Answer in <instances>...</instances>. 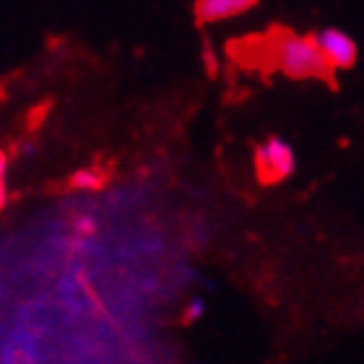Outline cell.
<instances>
[{
	"instance_id": "obj_2",
	"label": "cell",
	"mask_w": 364,
	"mask_h": 364,
	"mask_svg": "<svg viewBox=\"0 0 364 364\" xmlns=\"http://www.w3.org/2000/svg\"><path fill=\"white\" fill-rule=\"evenodd\" d=\"M252 161L263 185H279L296 172L294 146L281 136H268L266 141H260L252 151Z\"/></svg>"
},
{
	"instance_id": "obj_3",
	"label": "cell",
	"mask_w": 364,
	"mask_h": 364,
	"mask_svg": "<svg viewBox=\"0 0 364 364\" xmlns=\"http://www.w3.org/2000/svg\"><path fill=\"white\" fill-rule=\"evenodd\" d=\"M315 42H318L320 53L328 60L333 70H351L359 60V45L354 42L351 34L336 26H323L315 31Z\"/></svg>"
},
{
	"instance_id": "obj_6",
	"label": "cell",
	"mask_w": 364,
	"mask_h": 364,
	"mask_svg": "<svg viewBox=\"0 0 364 364\" xmlns=\"http://www.w3.org/2000/svg\"><path fill=\"white\" fill-rule=\"evenodd\" d=\"M99 175L94 172V169H78V172H73V177H70V185L76 190H97L99 188Z\"/></svg>"
},
{
	"instance_id": "obj_5",
	"label": "cell",
	"mask_w": 364,
	"mask_h": 364,
	"mask_svg": "<svg viewBox=\"0 0 364 364\" xmlns=\"http://www.w3.org/2000/svg\"><path fill=\"white\" fill-rule=\"evenodd\" d=\"M205 312H208V304H205V296L200 294H193L185 302V310H182V320L188 323V326H193V323H198V320L205 318Z\"/></svg>"
},
{
	"instance_id": "obj_8",
	"label": "cell",
	"mask_w": 364,
	"mask_h": 364,
	"mask_svg": "<svg viewBox=\"0 0 364 364\" xmlns=\"http://www.w3.org/2000/svg\"><path fill=\"white\" fill-rule=\"evenodd\" d=\"M6 203H8V182L6 177H0V211L6 208Z\"/></svg>"
},
{
	"instance_id": "obj_9",
	"label": "cell",
	"mask_w": 364,
	"mask_h": 364,
	"mask_svg": "<svg viewBox=\"0 0 364 364\" xmlns=\"http://www.w3.org/2000/svg\"><path fill=\"white\" fill-rule=\"evenodd\" d=\"M6 172H8V154L0 149V177H6Z\"/></svg>"
},
{
	"instance_id": "obj_7",
	"label": "cell",
	"mask_w": 364,
	"mask_h": 364,
	"mask_svg": "<svg viewBox=\"0 0 364 364\" xmlns=\"http://www.w3.org/2000/svg\"><path fill=\"white\" fill-rule=\"evenodd\" d=\"M37 151H39V146H37V144H31V141L21 144V156H23V159H29V156H34Z\"/></svg>"
},
{
	"instance_id": "obj_1",
	"label": "cell",
	"mask_w": 364,
	"mask_h": 364,
	"mask_svg": "<svg viewBox=\"0 0 364 364\" xmlns=\"http://www.w3.org/2000/svg\"><path fill=\"white\" fill-rule=\"evenodd\" d=\"M273 63L291 81L331 78L333 73V68L320 53L315 34H284L273 45Z\"/></svg>"
},
{
	"instance_id": "obj_4",
	"label": "cell",
	"mask_w": 364,
	"mask_h": 364,
	"mask_svg": "<svg viewBox=\"0 0 364 364\" xmlns=\"http://www.w3.org/2000/svg\"><path fill=\"white\" fill-rule=\"evenodd\" d=\"M260 0H196L193 3V14L198 23H219L237 18V16L247 14L258 6Z\"/></svg>"
}]
</instances>
